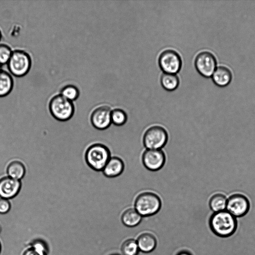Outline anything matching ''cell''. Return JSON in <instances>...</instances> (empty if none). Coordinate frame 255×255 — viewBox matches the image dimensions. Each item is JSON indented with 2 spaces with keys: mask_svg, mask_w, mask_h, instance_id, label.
Segmentation results:
<instances>
[{
  "mask_svg": "<svg viewBox=\"0 0 255 255\" xmlns=\"http://www.w3.org/2000/svg\"><path fill=\"white\" fill-rule=\"evenodd\" d=\"M124 163L122 159L117 156L111 157L102 171L103 174L109 178L120 175L124 170Z\"/></svg>",
  "mask_w": 255,
  "mask_h": 255,
  "instance_id": "obj_13",
  "label": "cell"
},
{
  "mask_svg": "<svg viewBox=\"0 0 255 255\" xmlns=\"http://www.w3.org/2000/svg\"><path fill=\"white\" fill-rule=\"evenodd\" d=\"M165 159V154L161 149H146L142 155L143 165L151 171H157L162 168Z\"/></svg>",
  "mask_w": 255,
  "mask_h": 255,
  "instance_id": "obj_8",
  "label": "cell"
},
{
  "mask_svg": "<svg viewBox=\"0 0 255 255\" xmlns=\"http://www.w3.org/2000/svg\"><path fill=\"white\" fill-rule=\"evenodd\" d=\"M7 64L12 75L20 77L25 76L29 72L31 65V60L26 52L17 49L12 52Z\"/></svg>",
  "mask_w": 255,
  "mask_h": 255,
  "instance_id": "obj_5",
  "label": "cell"
},
{
  "mask_svg": "<svg viewBox=\"0 0 255 255\" xmlns=\"http://www.w3.org/2000/svg\"><path fill=\"white\" fill-rule=\"evenodd\" d=\"M232 74L227 67L220 66L216 68L212 75L214 83L219 87H225L231 82Z\"/></svg>",
  "mask_w": 255,
  "mask_h": 255,
  "instance_id": "obj_14",
  "label": "cell"
},
{
  "mask_svg": "<svg viewBox=\"0 0 255 255\" xmlns=\"http://www.w3.org/2000/svg\"><path fill=\"white\" fill-rule=\"evenodd\" d=\"M177 255H192L189 252L187 251H182L179 253Z\"/></svg>",
  "mask_w": 255,
  "mask_h": 255,
  "instance_id": "obj_27",
  "label": "cell"
},
{
  "mask_svg": "<svg viewBox=\"0 0 255 255\" xmlns=\"http://www.w3.org/2000/svg\"><path fill=\"white\" fill-rule=\"evenodd\" d=\"M1 243L0 242V253L1 252Z\"/></svg>",
  "mask_w": 255,
  "mask_h": 255,
  "instance_id": "obj_28",
  "label": "cell"
},
{
  "mask_svg": "<svg viewBox=\"0 0 255 255\" xmlns=\"http://www.w3.org/2000/svg\"><path fill=\"white\" fill-rule=\"evenodd\" d=\"M168 134L162 127L154 126L148 128L144 132L143 143L148 149H161L166 144Z\"/></svg>",
  "mask_w": 255,
  "mask_h": 255,
  "instance_id": "obj_6",
  "label": "cell"
},
{
  "mask_svg": "<svg viewBox=\"0 0 255 255\" xmlns=\"http://www.w3.org/2000/svg\"><path fill=\"white\" fill-rule=\"evenodd\" d=\"M45 244L41 241L34 242L32 247L27 250L23 255H46Z\"/></svg>",
  "mask_w": 255,
  "mask_h": 255,
  "instance_id": "obj_23",
  "label": "cell"
},
{
  "mask_svg": "<svg viewBox=\"0 0 255 255\" xmlns=\"http://www.w3.org/2000/svg\"><path fill=\"white\" fill-rule=\"evenodd\" d=\"M60 94L72 102L78 98L79 91L76 86L72 85H68L62 89Z\"/></svg>",
  "mask_w": 255,
  "mask_h": 255,
  "instance_id": "obj_24",
  "label": "cell"
},
{
  "mask_svg": "<svg viewBox=\"0 0 255 255\" xmlns=\"http://www.w3.org/2000/svg\"><path fill=\"white\" fill-rule=\"evenodd\" d=\"M250 203L248 199L241 194H235L227 200L226 209L232 216L241 217L248 212Z\"/></svg>",
  "mask_w": 255,
  "mask_h": 255,
  "instance_id": "obj_10",
  "label": "cell"
},
{
  "mask_svg": "<svg viewBox=\"0 0 255 255\" xmlns=\"http://www.w3.org/2000/svg\"><path fill=\"white\" fill-rule=\"evenodd\" d=\"M1 226H0V231H1Z\"/></svg>",
  "mask_w": 255,
  "mask_h": 255,
  "instance_id": "obj_30",
  "label": "cell"
},
{
  "mask_svg": "<svg viewBox=\"0 0 255 255\" xmlns=\"http://www.w3.org/2000/svg\"><path fill=\"white\" fill-rule=\"evenodd\" d=\"M161 207V201L159 197L150 192L139 194L134 202V209L142 217L155 214L159 211Z\"/></svg>",
  "mask_w": 255,
  "mask_h": 255,
  "instance_id": "obj_3",
  "label": "cell"
},
{
  "mask_svg": "<svg viewBox=\"0 0 255 255\" xmlns=\"http://www.w3.org/2000/svg\"><path fill=\"white\" fill-rule=\"evenodd\" d=\"M127 115L125 112L119 109H116L111 112V122L114 125L121 126L126 124Z\"/></svg>",
  "mask_w": 255,
  "mask_h": 255,
  "instance_id": "obj_22",
  "label": "cell"
},
{
  "mask_svg": "<svg viewBox=\"0 0 255 255\" xmlns=\"http://www.w3.org/2000/svg\"><path fill=\"white\" fill-rule=\"evenodd\" d=\"M13 86V81L11 75L7 72L0 70V97L8 95Z\"/></svg>",
  "mask_w": 255,
  "mask_h": 255,
  "instance_id": "obj_16",
  "label": "cell"
},
{
  "mask_svg": "<svg viewBox=\"0 0 255 255\" xmlns=\"http://www.w3.org/2000/svg\"><path fill=\"white\" fill-rule=\"evenodd\" d=\"M159 65L166 73L174 74L181 68V60L179 54L175 51L167 50L163 51L159 57Z\"/></svg>",
  "mask_w": 255,
  "mask_h": 255,
  "instance_id": "obj_9",
  "label": "cell"
},
{
  "mask_svg": "<svg viewBox=\"0 0 255 255\" xmlns=\"http://www.w3.org/2000/svg\"><path fill=\"white\" fill-rule=\"evenodd\" d=\"M21 187L20 180L5 176L0 179V197L6 199L14 198Z\"/></svg>",
  "mask_w": 255,
  "mask_h": 255,
  "instance_id": "obj_12",
  "label": "cell"
},
{
  "mask_svg": "<svg viewBox=\"0 0 255 255\" xmlns=\"http://www.w3.org/2000/svg\"><path fill=\"white\" fill-rule=\"evenodd\" d=\"M122 252L124 255H137L139 249L136 241L128 239L122 245Z\"/></svg>",
  "mask_w": 255,
  "mask_h": 255,
  "instance_id": "obj_21",
  "label": "cell"
},
{
  "mask_svg": "<svg viewBox=\"0 0 255 255\" xmlns=\"http://www.w3.org/2000/svg\"><path fill=\"white\" fill-rule=\"evenodd\" d=\"M1 38V31L0 30V40Z\"/></svg>",
  "mask_w": 255,
  "mask_h": 255,
  "instance_id": "obj_29",
  "label": "cell"
},
{
  "mask_svg": "<svg viewBox=\"0 0 255 255\" xmlns=\"http://www.w3.org/2000/svg\"><path fill=\"white\" fill-rule=\"evenodd\" d=\"M86 163L96 171H102L111 158L109 149L101 143H95L90 146L85 153Z\"/></svg>",
  "mask_w": 255,
  "mask_h": 255,
  "instance_id": "obj_2",
  "label": "cell"
},
{
  "mask_svg": "<svg viewBox=\"0 0 255 255\" xmlns=\"http://www.w3.org/2000/svg\"><path fill=\"white\" fill-rule=\"evenodd\" d=\"M111 112V109L106 106L95 109L91 116V122L93 127L100 130L109 128L112 124Z\"/></svg>",
  "mask_w": 255,
  "mask_h": 255,
  "instance_id": "obj_11",
  "label": "cell"
},
{
  "mask_svg": "<svg viewBox=\"0 0 255 255\" xmlns=\"http://www.w3.org/2000/svg\"><path fill=\"white\" fill-rule=\"evenodd\" d=\"M160 81L163 87L169 91L175 89L179 85V79L174 74L163 73Z\"/></svg>",
  "mask_w": 255,
  "mask_h": 255,
  "instance_id": "obj_20",
  "label": "cell"
},
{
  "mask_svg": "<svg viewBox=\"0 0 255 255\" xmlns=\"http://www.w3.org/2000/svg\"><path fill=\"white\" fill-rule=\"evenodd\" d=\"M195 65L202 76L208 78L212 76L216 69L217 60L212 53L203 51L196 56Z\"/></svg>",
  "mask_w": 255,
  "mask_h": 255,
  "instance_id": "obj_7",
  "label": "cell"
},
{
  "mask_svg": "<svg viewBox=\"0 0 255 255\" xmlns=\"http://www.w3.org/2000/svg\"><path fill=\"white\" fill-rule=\"evenodd\" d=\"M11 48L5 44H0V65L7 64L12 53Z\"/></svg>",
  "mask_w": 255,
  "mask_h": 255,
  "instance_id": "obj_25",
  "label": "cell"
},
{
  "mask_svg": "<svg viewBox=\"0 0 255 255\" xmlns=\"http://www.w3.org/2000/svg\"><path fill=\"white\" fill-rule=\"evenodd\" d=\"M210 229L218 237L227 238L236 232L237 219L227 211L214 213L209 220Z\"/></svg>",
  "mask_w": 255,
  "mask_h": 255,
  "instance_id": "obj_1",
  "label": "cell"
},
{
  "mask_svg": "<svg viewBox=\"0 0 255 255\" xmlns=\"http://www.w3.org/2000/svg\"><path fill=\"white\" fill-rule=\"evenodd\" d=\"M11 208V204L8 199L0 198V214H5L8 213Z\"/></svg>",
  "mask_w": 255,
  "mask_h": 255,
  "instance_id": "obj_26",
  "label": "cell"
},
{
  "mask_svg": "<svg viewBox=\"0 0 255 255\" xmlns=\"http://www.w3.org/2000/svg\"><path fill=\"white\" fill-rule=\"evenodd\" d=\"M136 242L139 251L145 253L151 252L156 246L155 238L149 233H144L140 235Z\"/></svg>",
  "mask_w": 255,
  "mask_h": 255,
  "instance_id": "obj_15",
  "label": "cell"
},
{
  "mask_svg": "<svg viewBox=\"0 0 255 255\" xmlns=\"http://www.w3.org/2000/svg\"></svg>",
  "mask_w": 255,
  "mask_h": 255,
  "instance_id": "obj_32",
  "label": "cell"
},
{
  "mask_svg": "<svg viewBox=\"0 0 255 255\" xmlns=\"http://www.w3.org/2000/svg\"><path fill=\"white\" fill-rule=\"evenodd\" d=\"M142 216L134 208L126 210L122 216L123 223L126 226L132 227L137 226L141 221Z\"/></svg>",
  "mask_w": 255,
  "mask_h": 255,
  "instance_id": "obj_18",
  "label": "cell"
},
{
  "mask_svg": "<svg viewBox=\"0 0 255 255\" xmlns=\"http://www.w3.org/2000/svg\"><path fill=\"white\" fill-rule=\"evenodd\" d=\"M49 109L51 115L59 121L70 120L74 113L73 102L61 95H55L50 100Z\"/></svg>",
  "mask_w": 255,
  "mask_h": 255,
  "instance_id": "obj_4",
  "label": "cell"
},
{
  "mask_svg": "<svg viewBox=\"0 0 255 255\" xmlns=\"http://www.w3.org/2000/svg\"><path fill=\"white\" fill-rule=\"evenodd\" d=\"M25 172L26 169L24 164L18 160L11 162L6 169L8 176L18 180H20L24 177Z\"/></svg>",
  "mask_w": 255,
  "mask_h": 255,
  "instance_id": "obj_17",
  "label": "cell"
},
{
  "mask_svg": "<svg viewBox=\"0 0 255 255\" xmlns=\"http://www.w3.org/2000/svg\"><path fill=\"white\" fill-rule=\"evenodd\" d=\"M227 199L222 194H216L210 199L209 205L214 213L225 211L226 209Z\"/></svg>",
  "mask_w": 255,
  "mask_h": 255,
  "instance_id": "obj_19",
  "label": "cell"
},
{
  "mask_svg": "<svg viewBox=\"0 0 255 255\" xmlns=\"http://www.w3.org/2000/svg\"><path fill=\"white\" fill-rule=\"evenodd\" d=\"M0 66H1V65H0V70H1V68H0Z\"/></svg>",
  "mask_w": 255,
  "mask_h": 255,
  "instance_id": "obj_31",
  "label": "cell"
}]
</instances>
